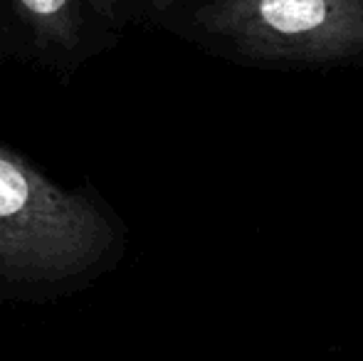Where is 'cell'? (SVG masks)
<instances>
[{
    "label": "cell",
    "instance_id": "4",
    "mask_svg": "<svg viewBox=\"0 0 363 361\" xmlns=\"http://www.w3.org/2000/svg\"><path fill=\"white\" fill-rule=\"evenodd\" d=\"M144 3H148L153 10H158V13H163V10L173 8V5H176V3H181V0H144Z\"/></svg>",
    "mask_w": 363,
    "mask_h": 361
},
{
    "label": "cell",
    "instance_id": "1",
    "mask_svg": "<svg viewBox=\"0 0 363 361\" xmlns=\"http://www.w3.org/2000/svg\"><path fill=\"white\" fill-rule=\"evenodd\" d=\"M126 248L129 228L94 183H60L0 141V307L86 292L124 262Z\"/></svg>",
    "mask_w": 363,
    "mask_h": 361
},
{
    "label": "cell",
    "instance_id": "2",
    "mask_svg": "<svg viewBox=\"0 0 363 361\" xmlns=\"http://www.w3.org/2000/svg\"><path fill=\"white\" fill-rule=\"evenodd\" d=\"M193 23L267 62L324 65L363 55V0H208Z\"/></svg>",
    "mask_w": 363,
    "mask_h": 361
},
{
    "label": "cell",
    "instance_id": "3",
    "mask_svg": "<svg viewBox=\"0 0 363 361\" xmlns=\"http://www.w3.org/2000/svg\"><path fill=\"white\" fill-rule=\"evenodd\" d=\"M33 48L55 67H74L104 48L119 23V0H8Z\"/></svg>",
    "mask_w": 363,
    "mask_h": 361
}]
</instances>
